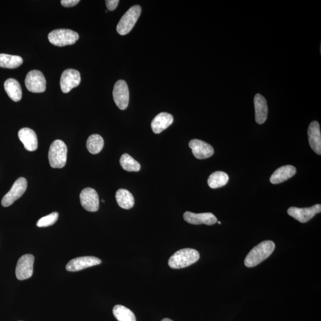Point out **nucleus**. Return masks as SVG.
I'll return each instance as SVG.
<instances>
[{
  "instance_id": "16",
  "label": "nucleus",
  "mask_w": 321,
  "mask_h": 321,
  "mask_svg": "<svg viewBox=\"0 0 321 321\" xmlns=\"http://www.w3.org/2000/svg\"><path fill=\"white\" fill-rule=\"evenodd\" d=\"M18 136L27 151L32 152L38 148V138L36 133L32 129L28 127L20 129L18 133Z\"/></svg>"
},
{
  "instance_id": "26",
  "label": "nucleus",
  "mask_w": 321,
  "mask_h": 321,
  "mask_svg": "<svg viewBox=\"0 0 321 321\" xmlns=\"http://www.w3.org/2000/svg\"><path fill=\"white\" fill-rule=\"evenodd\" d=\"M104 145V139L100 135L97 134L90 136L87 142V149L92 154H97L100 153Z\"/></svg>"
},
{
  "instance_id": "32",
  "label": "nucleus",
  "mask_w": 321,
  "mask_h": 321,
  "mask_svg": "<svg viewBox=\"0 0 321 321\" xmlns=\"http://www.w3.org/2000/svg\"><path fill=\"white\" fill-rule=\"evenodd\" d=\"M218 223H219V224H221V223L220 222V221H219V222H218Z\"/></svg>"
},
{
  "instance_id": "4",
  "label": "nucleus",
  "mask_w": 321,
  "mask_h": 321,
  "mask_svg": "<svg viewBox=\"0 0 321 321\" xmlns=\"http://www.w3.org/2000/svg\"><path fill=\"white\" fill-rule=\"evenodd\" d=\"M142 9L141 6L136 5L131 7L121 17L117 26V31L121 35L129 34L134 28L136 22L141 15Z\"/></svg>"
},
{
  "instance_id": "29",
  "label": "nucleus",
  "mask_w": 321,
  "mask_h": 321,
  "mask_svg": "<svg viewBox=\"0 0 321 321\" xmlns=\"http://www.w3.org/2000/svg\"><path fill=\"white\" fill-rule=\"evenodd\" d=\"M107 9L110 11H113L117 8L119 5V0H106L105 1Z\"/></svg>"
},
{
  "instance_id": "1",
  "label": "nucleus",
  "mask_w": 321,
  "mask_h": 321,
  "mask_svg": "<svg viewBox=\"0 0 321 321\" xmlns=\"http://www.w3.org/2000/svg\"><path fill=\"white\" fill-rule=\"evenodd\" d=\"M275 248V243L271 241H264L254 247L247 255L245 265L251 268L257 266L271 255Z\"/></svg>"
},
{
  "instance_id": "22",
  "label": "nucleus",
  "mask_w": 321,
  "mask_h": 321,
  "mask_svg": "<svg viewBox=\"0 0 321 321\" xmlns=\"http://www.w3.org/2000/svg\"><path fill=\"white\" fill-rule=\"evenodd\" d=\"M116 199L121 208L129 209L134 207L135 199L132 194L127 190L120 189L117 191Z\"/></svg>"
},
{
  "instance_id": "6",
  "label": "nucleus",
  "mask_w": 321,
  "mask_h": 321,
  "mask_svg": "<svg viewBox=\"0 0 321 321\" xmlns=\"http://www.w3.org/2000/svg\"><path fill=\"white\" fill-rule=\"evenodd\" d=\"M27 179L24 178L17 179L9 192H7L2 199V205L4 207H8L19 199L27 190Z\"/></svg>"
},
{
  "instance_id": "11",
  "label": "nucleus",
  "mask_w": 321,
  "mask_h": 321,
  "mask_svg": "<svg viewBox=\"0 0 321 321\" xmlns=\"http://www.w3.org/2000/svg\"><path fill=\"white\" fill-rule=\"evenodd\" d=\"M80 74L75 69H69L62 72L60 79L61 90L63 93H69L73 88L79 85Z\"/></svg>"
},
{
  "instance_id": "21",
  "label": "nucleus",
  "mask_w": 321,
  "mask_h": 321,
  "mask_svg": "<svg viewBox=\"0 0 321 321\" xmlns=\"http://www.w3.org/2000/svg\"><path fill=\"white\" fill-rule=\"evenodd\" d=\"M4 87L7 95L13 101L18 102L21 100L22 90L20 84L17 80L12 78L7 79L4 84Z\"/></svg>"
},
{
  "instance_id": "23",
  "label": "nucleus",
  "mask_w": 321,
  "mask_h": 321,
  "mask_svg": "<svg viewBox=\"0 0 321 321\" xmlns=\"http://www.w3.org/2000/svg\"><path fill=\"white\" fill-rule=\"evenodd\" d=\"M23 63V59L18 55L0 54V67L13 69L20 66Z\"/></svg>"
},
{
  "instance_id": "7",
  "label": "nucleus",
  "mask_w": 321,
  "mask_h": 321,
  "mask_svg": "<svg viewBox=\"0 0 321 321\" xmlns=\"http://www.w3.org/2000/svg\"><path fill=\"white\" fill-rule=\"evenodd\" d=\"M25 85L30 92L42 93L46 90V79L41 72L34 70L27 74Z\"/></svg>"
},
{
  "instance_id": "14",
  "label": "nucleus",
  "mask_w": 321,
  "mask_h": 321,
  "mask_svg": "<svg viewBox=\"0 0 321 321\" xmlns=\"http://www.w3.org/2000/svg\"><path fill=\"white\" fill-rule=\"evenodd\" d=\"M189 147L192 150L195 158L204 160L213 156L214 150L209 144L199 139H192L189 142Z\"/></svg>"
},
{
  "instance_id": "17",
  "label": "nucleus",
  "mask_w": 321,
  "mask_h": 321,
  "mask_svg": "<svg viewBox=\"0 0 321 321\" xmlns=\"http://www.w3.org/2000/svg\"><path fill=\"white\" fill-rule=\"evenodd\" d=\"M309 143L311 148L318 155L321 154V134L318 121H313L310 124L308 131Z\"/></svg>"
},
{
  "instance_id": "3",
  "label": "nucleus",
  "mask_w": 321,
  "mask_h": 321,
  "mask_svg": "<svg viewBox=\"0 0 321 321\" xmlns=\"http://www.w3.org/2000/svg\"><path fill=\"white\" fill-rule=\"evenodd\" d=\"M68 147L61 140H55L50 147L49 159L51 167L61 168L67 162Z\"/></svg>"
},
{
  "instance_id": "12",
  "label": "nucleus",
  "mask_w": 321,
  "mask_h": 321,
  "mask_svg": "<svg viewBox=\"0 0 321 321\" xmlns=\"http://www.w3.org/2000/svg\"><path fill=\"white\" fill-rule=\"evenodd\" d=\"M81 205L84 209L90 212L97 211L99 209V197L95 189L87 187L80 194Z\"/></svg>"
},
{
  "instance_id": "28",
  "label": "nucleus",
  "mask_w": 321,
  "mask_h": 321,
  "mask_svg": "<svg viewBox=\"0 0 321 321\" xmlns=\"http://www.w3.org/2000/svg\"><path fill=\"white\" fill-rule=\"evenodd\" d=\"M59 214L57 212H54L49 215L43 217L40 219L36 223L38 227H47L54 224L57 222Z\"/></svg>"
},
{
  "instance_id": "31",
  "label": "nucleus",
  "mask_w": 321,
  "mask_h": 321,
  "mask_svg": "<svg viewBox=\"0 0 321 321\" xmlns=\"http://www.w3.org/2000/svg\"><path fill=\"white\" fill-rule=\"evenodd\" d=\"M161 321H173V320L169 318H164L162 319Z\"/></svg>"
},
{
  "instance_id": "24",
  "label": "nucleus",
  "mask_w": 321,
  "mask_h": 321,
  "mask_svg": "<svg viewBox=\"0 0 321 321\" xmlns=\"http://www.w3.org/2000/svg\"><path fill=\"white\" fill-rule=\"evenodd\" d=\"M229 177L227 173L223 172H216L210 175L208 179V184L212 189H217L226 185Z\"/></svg>"
},
{
  "instance_id": "30",
  "label": "nucleus",
  "mask_w": 321,
  "mask_h": 321,
  "mask_svg": "<svg viewBox=\"0 0 321 321\" xmlns=\"http://www.w3.org/2000/svg\"><path fill=\"white\" fill-rule=\"evenodd\" d=\"M79 2V0H61V4L65 7H71L77 5Z\"/></svg>"
},
{
  "instance_id": "8",
  "label": "nucleus",
  "mask_w": 321,
  "mask_h": 321,
  "mask_svg": "<svg viewBox=\"0 0 321 321\" xmlns=\"http://www.w3.org/2000/svg\"><path fill=\"white\" fill-rule=\"evenodd\" d=\"M35 258L31 254H24L18 260L16 268V275L18 280L28 279L34 271Z\"/></svg>"
},
{
  "instance_id": "19",
  "label": "nucleus",
  "mask_w": 321,
  "mask_h": 321,
  "mask_svg": "<svg viewBox=\"0 0 321 321\" xmlns=\"http://www.w3.org/2000/svg\"><path fill=\"white\" fill-rule=\"evenodd\" d=\"M174 119L172 114L167 113H161L154 118L151 123V128L155 134H160L170 125Z\"/></svg>"
},
{
  "instance_id": "15",
  "label": "nucleus",
  "mask_w": 321,
  "mask_h": 321,
  "mask_svg": "<svg viewBox=\"0 0 321 321\" xmlns=\"http://www.w3.org/2000/svg\"><path fill=\"white\" fill-rule=\"evenodd\" d=\"M183 218L188 223L195 225L204 224L211 226L217 222V217L211 212L195 213L187 211L184 212Z\"/></svg>"
},
{
  "instance_id": "33",
  "label": "nucleus",
  "mask_w": 321,
  "mask_h": 321,
  "mask_svg": "<svg viewBox=\"0 0 321 321\" xmlns=\"http://www.w3.org/2000/svg\"><path fill=\"white\" fill-rule=\"evenodd\" d=\"M102 201L103 202H105V201H104V200H102Z\"/></svg>"
},
{
  "instance_id": "25",
  "label": "nucleus",
  "mask_w": 321,
  "mask_h": 321,
  "mask_svg": "<svg viewBox=\"0 0 321 321\" xmlns=\"http://www.w3.org/2000/svg\"><path fill=\"white\" fill-rule=\"evenodd\" d=\"M113 312L114 316L119 321H136L134 312L123 305H118L114 306Z\"/></svg>"
},
{
  "instance_id": "18",
  "label": "nucleus",
  "mask_w": 321,
  "mask_h": 321,
  "mask_svg": "<svg viewBox=\"0 0 321 321\" xmlns=\"http://www.w3.org/2000/svg\"><path fill=\"white\" fill-rule=\"evenodd\" d=\"M254 110H255V120L258 124L265 122L268 117V105L266 99L264 96L257 94L254 98Z\"/></svg>"
},
{
  "instance_id": "20",
  "label": "nucleus",
  "mask_w": 321,
  "mask_h": 321,
  "mask_svg": "<svg viewBox=\"0 0 321 321\" xmlns=\"http://www.w3.org/2000/svg\"><path fill=\"white\" fill-rule=\"evenodd\" d=\"M296 173V168L294 166L288 165L279 168L273 173L270 178L272 184H279L292 178Z\"/></svg>"
},
{
  "instance_id": "27",
  "label": "nucleus",
  "mask_w": 321,
  "mask_h": 321,
  "mask_svg": "<svg viewBox=\"0 0 321 321\" xmlns=\"http://www.w3.org/2000/svg\"><path fill=\"white\" fill-rule=\"evenodd\" d=\"M120 163L124 170L127 172H139L141 169V165L134 158L127 154H124L121 157Z\"/></svg>"
},
{
  "instance_id": "9",
  "label": "nucleus",
  "mask_w": 321,
  "mask_h": 321,
  "mask_svg": "<svg viewBox=\"0 0 321 321\" xmlns=\"http://www.w3.org/2000/svg\"><path fill=\"white\" fill-rule=\"evenodd\" d=\"M113 99L118 108L124 110L127 108L129 102V91L124 80H118L114 87Z\"/></svg>"
},
{
  "instance_id": "10",
  "label": "nucleus",
  "mask_w": 321,
  "mask_h": 321,
  "mask_svg": "<svg viewBox=\"0 0 321 321\" xmlns=\"http://www.w3.org/2000/svg\"><path fill=\"white\" fill-rule=\"evenodd\" d=\"M321 211V205L316 204L309 208H300L297 207H290L287 210V213L294 219L299 221L302 223L308 222L311 220L316 214Z\"/></svg>"
},
{
  "instance_id": "2",
  "label": "nucleus",
  "mask_w": 321,
  "mask_h": 321,
  "mask_svg": "<svg viewBox=\"0 0 321 321\" xmlns=\"http://www.w3.org/2000/svg\"><path fill=\"white\" fill-rule=\"evenodd\" d=\"M199 258L200 254L197 250L183 249L173 254L168 260V265L173 269L183 268L197 263Z\"/></svg>"
},
{
  "instance_id": "13",
  "label": "nucleus",
  "mask_w": 321,
  "mask_h": 321,
  "mask_svg": "<svg viewBox=\"0 0 321 321\" xmlns=\"http://www.w3.org/2000/svg\"><path fill=\"white\" fill-rule=\"evenodd\" d=\"M101 264V260L95 256H82L75 258L66 265V270L76 272Z\"/></svg>"
},
{
  "instance_id": "5",
  "label": "nucleus",
  "mask_w": 321,
  "mask_h": 321,
  "mask_svg": "<svg viewBox=\"0 0 321 321\" xmlns=\"http://www.w3.org/2000/svg\"><path fill=\"white\" fill-rule=\"evenodd\" d=\"M48 38L54 46L65 47L75 44L79 39V36L77 32L71 29H59L51 31Z\"/></svg>"
}]
</instances>
